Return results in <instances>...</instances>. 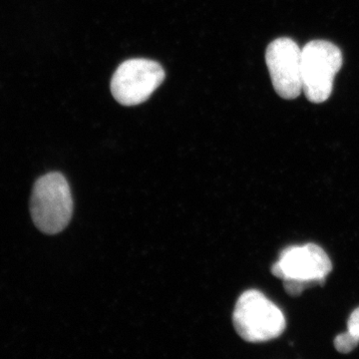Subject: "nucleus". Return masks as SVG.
I'll use <instances>...</instances> for the list:
<instances>
[{
	"mask_svg": "<svg viewBox=\"0 0 359 359\" xmlns=\"http://www.w3.org/2000/svg\"><path fill=\"white\" fill-rule=\"evenodd\" d=\"M30 212L33 223L47 235H55L70 223L73 200L67 180L52 172L42 176L33 187Z\"/></svg>",
	"mask_w": 359,
	"mask_h": 359,
	"instance_id": "nucleus-1",
	"label": "nucleus"
},
{
	"mask_svg": "<svg viewBox=\"0 0 359 359\" xmlns=\"http://www.w3.org/2000/svg\"><path fill=\"white\" fill-rule=\"evenodd\" d=\"M236 332L245 341L263 342L275 339L285 330V318L278 306L256 290L238 297L233 313Z\"/></svg>",
	"mask_w": 359,
	"mask_h": 359,
	"instance_id": "nucleus-2",
	"label": "nucleus"
},
{
	"mask_svg": "<svg viewBox=\"0 0 359 359\" xmlns=\"http://www.w3.org/2000/svg\"><path fill=\"white\" fill-rule=\"evenodd\" d=\"M342 61L339 47L325 40H313L302 48V91L311 102L330 98Z\"/></svg>",
	"mask_w": 359,
	"mask_h": 359,
	"instance_id": "nucleus-3",
	"label": "nucleus"
},
{
	"mask_svg": "<svg viewBox=\"0 0 359 359\" xmlns=\"http://www.w3.org/2000/svg\"><path fill=\"white\" fill-rule=\"evenodd\" d=\"M164 79L165 71L156 61L129 59L115 71L111 92L122 105L136 106L146 102Z\"/></svg>",
	"mask_w": 359,
	"mask_h": 359,
	"instance_id": "nucleus-4",
	"label": "nucleus"
},
{
	"mask_svg": "<svg viewBox=\"0 0 359 359\" xmlns=\"http://www.w3.org/2000/svg\"><path fill=\"white\" fill-rule=\"evenodd\" d=\"M266 62L276 93L292 100L302 91V48L294 40L282 37L269 43Z\"/></svg>",
	"mask_w": 359,
	"mask_h": 359,
	"instance_id": "nucleus-5",
	"label": "nucleus"
},
{
	"mask_svg": "<svg viewBox=\"0 0 359 359\" xmlns=\"http://www.w3.org/2000/svg\"><path fill=\"white\" fill-rule=\"evenodd\" d=\"M332 269V261L327 252L320 245L306 244L283 250L280 261L271 266V273L282 280H318L323 285Z\"/></svg>",
	"mask_w": 359,
	"mask_h": 359,
	"instance_id": "nucleus-6",
	"label": "nucleus"
},
{
	"mask_svg": "<svg viewBox=\"0 0 359 359\" xmlns=\"http://www.w3.org/2000/svg\"><path fill=\"white\" fill-rule=\"evenodd\" d=\"M313 285H320L318 280H299V278H285L283 280V287L285 292L292 297H297L304 290L311 287Z\"/></svg>",
	"mask_w": 359,
	"mask_h": 359,
	"instance_id": "nucleus-7",
	"label": "nucleus"
},
{
	"mask_svg": "<svg viewBox=\"0 0 359 359\" xmlns=\"http://www.w3.org/2000/svg\"><path fill=\"white\" fill-rule=\"evenodd\" d=\"M359 339L347 330L344 334L337 335L334 339V346L340 353H349L358 346Z\"/></svg>",
	"mask_w": 359,
	"mask_h": 359,
	"instance_id": "nucleus-8",
	"label": "nucleus"
},
{
	"mask_svg": "<svg viewBox=\"0 0 359 359\" xmlns=\"http://www.w3.org/2000/svg\"><path fill=\"white\" fill-rule=\"evenodd\" d=\"M347 330L359 339V308L354 309L347 323Z\"/></svg>",
	"mask_w": 359,
	"mask_h": 359,
	"instance_id": "nucleus-9",
	"label": "nucleus"
}]
</instances>
